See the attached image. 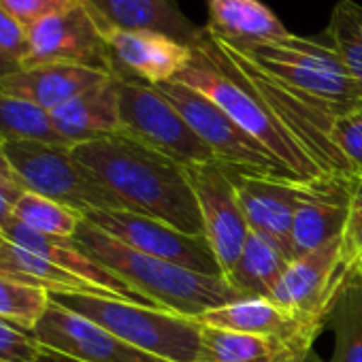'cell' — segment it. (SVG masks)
Segmentation results:
<instances>
[{"instance_id": "cell-1", "label": "cell", "mask_w": 362, "mask_h": 362, "mask_svg": "<svg viewBox=\"0 0 362 362\" xmlns=\"http://www.w3.org/2000/svg\"><path fill=\"white\" fill-rule=\"evenodd\" d=\"M73 156L117 197L126 211L160 220L192 237H205L186 166L126 134L79 143L73 147Z\"/></svg>"}, {"instance_id": "cell-2", "label": "cell", "mask_w": 362, "mask_h": 362, "mask_svg": "<svg viewBox=\"0 0 362 362\" xmlns=\"http://www.w3.org/2000/svg\"><path fill=\"white\" fill-rule=\"evenodd\" d=\"M73 241L151 305L197 320L209 309L243 298L224 277L205 275L147 256L83 218Z\"/></svg>"}, {"instance_id": "cell-3", "label": "cell", "mask_w": 362, "mask_h": 362, "mask_svg": "<svg viewBox=\"0 0 362 362\" xmlns=\"http://www.w3.org/2000/svg\"><path fill=\"white\" fill-rule=\"evenodd\" d=\"M192 62L173 81L186 83L211 98L233 122H237L247 134L264 145L300 181H313L326 175L294 141V136L277 122L271 109L230 62V58L211 39L207 28L201 41L192 45Z\"/></svg>"}, {"instance_id": "cell-4", "label": "cell", "mask_w": 362, "mask_h": 362, "mask_svg": "<svg viewBox=\"0 0 362 362\" xmlns=\"http://www.w3.org/2000/svg\"><path fill=\"white\" fill-rule=\"evenodd\" d=\"M49 298L164 362H197L203 326L192 317L103 294H49Z\"/></svg>"}, {"instance_id": "cell-5", "label": "cell", "mask_w": 362, "mask_h": 362, "mask_svg": "<svg viewBox=\"0 0 362 362\" xmlns=\"http://www.w3.org/2000/svg\"><path fill=\"white\" fill-rule=\"evenodd\" d=\"M218 39L269 77L305 96L334 107H349L362 98V90L324 39H307L296 35L273 41Z\"/></svg>"}, {"instance_id": "cell-6", "label": "cell", "mask_w": 362, "mask_h": 362, "mask_svg": "<svg viewBox=\"0 0 362 362\" xmlns=\"http://www.w3.org/2000/svg\"><path fill=\"white\" fill-rule=\"evenodd\" d=\"M211 39L230 58V62L237 66V71L243 75V79L252 86V90L262 98V103L277 117V122L294 136V141L307 151V156L317 164V168L322 173L337 175V177H358L354 173L349 160L337 147L334 136H332L334 115L341 113L345 107H334V105L322 103L317 98L305 96V94L279 83L277 79L262 73L258 66H254L250 60H245L241 54H237L233 47H228L218 37L211 35Z\"/></svg>"}, {"instance_id": "cell-7", "label": "cell", "mask_w": 362, "mask_h": 362, "mask_svg": "<svg viewBox=\"0 0 362 362\" xmlns=\"http://www.w3.org/2000/svg\"><path fill=\"white\" fill-rule=\"evenodd\" d=\"M0 151L13 168L20 186L62 203L79 214L124 209L115 194L75 160L73 147L41 141H0Z\"/></svg>"}, {"instance_id": "cell-8", "label": "cell", "mask_w": 362, "mask_h": 362, "mask_svg": "<svg viewBox=\"0 0 362 362\" xmlns=\"http://www.w3.org/2000/svg\"><path fill=\"white\" fill-rule=\"evenodd\" d=\"M156 88L181 113V117L190 124V128L211 149L220 164L243 173L300 181L264 145H260L252 134H247L211 98H207L199 90L181 81H166Z\"/></svg>"}, {"instance_id": "cell-9", "label": "cell", "mask_w": 362, "mask_h": 362, "mask_svg": "<svg viewBox=\"0 0 362 362\" xmlns=\"http://www.w3.org/2000/svg\"><path fill=\"white\" fill-rule=\"evenodd\" d=\"M117 92L122 119L119 134L151 147L181 166L216 160L211 149L156 86L130 77H117Z\"/></svg>"}, {"instance_id": "cell-10", "label": "cell", "mask_w": 362, "mask_h": 362, "mask_svg": "<svg viewBox=\"0 0 362 362\" xmlns=\"http://www.w3.org/2000/svg\"><path fill=\"white\" fill-rule=\"evenodd\" d=\"M347 275L341 267V241L290 260L271 300L286 309L313 339L326 328L332 303Z\"/></svg>"}, {"instance_id": "cell-11", "label": "cell", "mask_w": 362, "mask_h": 362, "mask_svg": "<svg viewBox=\"0 0 362 362\" xmlns=\"http://www.w3.org/2000/svg\"><path fill=\"white\" fill-rule=\"evenodd\" d=\"M83 218L136 252L205 275L224 277L218 258L205 237L186 235L160 220L126 209H96L83 214Z\"/></svg>"}, {"instance_id": "cell-12", "label": "cell", "mask_w": 362, "mask_h": 362, "mask_svg": "<svg viewBox=\"0 0 362 362\" xmlns=\"http://www.w3.org/2000/svg\"><path fill=\"white\" fill-rule=\"evenodd\" d=\"M33 64H81L105 71L115 77L109 45L105 41V24L83 5H75L62 13L45 18L28 28Z\"/></svg>"}, {"instance_id": "cell-13", "label": "cell", "mask_w": 362, "mask_h": 362, "mask_svg": "<svg viewBox=\"0 0 362 362\" xmlns=\"http://www.w3.org/2000/svg\"><path fill=\"white\" fill-rule=\"evenodd\" d=\"M186 173L201 209L205 239L218 258L222 275L226 277L237 264L252 228L245 220L224 164L216 160L190 164L186 166Z\"/></svg>"}, {"instance_id": "cell-14", "label": "cell", "mask_w": 362, "mask_h": 362, "mask_svg": "<svg viewBox=\"0 0 362 362\" xmlns=\"http://www.w3.org/2000/svg\"><path fill=\"white\" fill-rule=\"evenodd\" d=\"M33 332L60 362H164L52 298Z\"/></svg>"}, {"instance_id": "cell-15", "label": "cell", "mask_w": 362, "mask_h": 362, "mask_svg": "<svg viewBox=\"0 0 362 362\" xmlns=\"http://www.w3.org/2000/svg\"><path fill=\"white\" fill-rule=\"evenodd\" d=\"M356 179L358 177L322 175L313 181H305L290 228L292 260L341 237Z\"/></svg>"}, {"instance_id": "cell-16", "label": "cell", "mask_w": 362, "mask_h": 362, "mask_svg": "<svg viewBox=\"0 0 362 362\" xmlns=\"http://www.w3.org/2000/svg\"><path fill=\"white\" fill-rule=\"evenodd\" d=\"M105 41L115 77H130L149 86L177 79L194 56L190 45L156 30H119L105 26Z\"/></svg>"}, {"instance_id": "cell-17", "label": "cell", "mask_w": 362, "mask_h": 362, "mask_svg": "<svg viewBox=\"0 0 362 362\" xmlns=\"http://www.w3.org/2000/svg\"><path fill=\"white\" fill-rule=\"evenodd\" d=\"M224 168L250 228L277 239L290 254V228L305 181Z\"/></svg>"}, {"instance_id": "cell-18", "label": "cell", "mask_w": 362, "mask_h": 362, "mask_svg": "<svg viewBox=\"0 0 362 362\" xmlns=\"http://www.w3.org/2000/svg\"><path fill=\"white\" fill-rule=\"evenodd\" d=\"M113 75L81 64H33L0 77V92L54 111Z\"/></svg>"}, {"instance_id": "cell-19", "label": "cell", "mask_w": 362, "mask_h": 362, "mask_svg": "<svg viewBox=\"0 0 362 362\" xmlns=\"http://www.w3.org/2000/svg\"><path fill=\"white\" fill-rule=\"evenodd\" d=\"M0 239H7L58 267H62L64 271L94 284L96 288H100L103 292H107L113 298H122V300H130V303H141V305H151L147 298H143L141 294H136L130 286H126L117 275H113L109 269H105L103 264H98L94 258H90L73 239H58V237H47L41 233H35L30 228H26L20 222H11L3 233H0Z\"/></svg>"}, {"instance_id": "cell-20", "label": "cell", "mask_w": 362, "mask_h": 362, "mask_svg": "<svg viewBox=\"0 0 362 362\" xmlns=\"http://www.w3.org/2000/svg\"><path fill=\"white\" fill-rule=\"evenodd\" d=\"M81 3L109 28L156 30L186 45H197L205 33L199 28L175 0H81Z\"/></svg>"}, {"instance_id": "cell-21", "label": "cell", "mask_w": 362, "mask_h": 362, "mask_svg": "<svg viewBox=\"0 0 362 362\" xmlns=\"http://www.w3.org/2000/svg\"><path fill=\"white\" fill-rule=\"evenodd\" d=\"M52 122L62 141L71 147L94 139L122 132L117 77L75 96L62 107L54 109Z\"/></svg>"}, {"instance_id": "cell-22", "label": "cell", "mask_w": 362, "mask_h": 362, "mask_svg": "<svg viewBox=\"0 0 362 362\" xmlns=\"http://www.w3.org/2000/svg\"><path fill=\"white\" fill-rule=\"evenodd\" d=\"M199 324L256 334V337H273L284 341H305L313 345V337L277 303L271 298H239L228 305L205 311L197 317Z\"/></svg>"}, {"instance_id": "cell-23", "label": "cell", "mask_w": 362, "mask_h": 362, "mask_svg": "<svg viewBox=\"0 0 362 362\" xmlns=\"http://www.w3.org/2000/svg\"><path fill=\"white\" fill-rule=\"evenodd\" d=\"M203 326L197 362H298L313 345Z\"/></svg>"}, {"instance_id": "cell-24", "label": "cell", "mask_w": 362, "mask_h": 362, "mask_svg": "<svg viewBox=\"0 0 362 362\" xmlns=\"http://www.w3.org/2000/svg\"><path fill=\"white\" fill-rule=\"evenodd\" d=\"M290 260L288 250L277 239L250 230L237 264L224 279L243 298H271Z\"/></svg>"}, {"instance_id": "cell-25", "label": "cell", "mask_w": 362, "mask_h": 362, "mask_svg": "<svg viewBox=\"0 0 362 362\" xmlns=\"http://www.w3.org/2000/svg\"><path fill=\"white\" fill-rule=\"evenodd\" d=\"M211 35L230 41H273L292 33L262 0H205Z\"/></svg>"}, {"instance_id": "cell-26", "label": "cell", "mask_w": 362, "mask_h": 362, "mask_svg": "<svg viewBox=\"0 0 362 362\" xmlns=\"http://www.w3.org/2000/svg\"><path fill=\"white\" fill-rule=\"evenodd\" d=\"M0 277L20 281L24 286H33L45 290L49 294H103L94 284L64 271L62 267L7 241L0 239Z\"/></svg>"}, {"instance_id": "cell-27", "label": "cell", "mask_w": 362, "mask_h": 362, "mask_svg": "<svg viewBox=\"0 0 362 362\" xmlns=\"http://www.w3.org/2000/svg\"><path fill=\"white\" fill-rule=\"evenodd\" d=\"M326 328L334 334L330 362H362V267L343 279Z\"/></svg>"}, {"instance_id": "cell-28", "label": "cell", "mask_w": 362, "mask_h": 362, "mask_svg": "<svg viewBox=\"0 0 362 362\" xmlns=\"http://www.w3.org/2000/svg\"><path fill=\"white\" fill-rule=\"evenodd\" d=\"M0 141H41L66 145L56 132L49 111L5 92H0Z\"/></svg>"}, {"instance_id": "cell-29", "label": "cell", "mask_w": 362, "mask_h": 362, "mask_svg": "<svg viewBox=\"0 0 362 362\" xmlns=\"http://www.w3.org/2000/svg\"><path fill=\"white\" fill-rule=\"evenodd\" d=\"M322 39L337 52L343 66L362 90V5L339 0Z\"/></svg>"}, {"instance_id": "cell-30", "label": "cell", "mask_w": 362, "mask_h": 362, "mask_svg": "<svg viewBox=\"0 0 362 362\" xmlns=\"http://www.w3.org/2000/svg\"><path fill=\"white\" fill-rule=\"evenodd\" d=\"M13 220L24 224L26 228L47 235V237L73 239L79 224L83 222V214L26 190L20 197V201L16 203Z\"/></svg>"}, {"instance_id": "cell-31", "label": "cell", "mask_w": 362, "mask_h": 362, "mask_svg": "<svg viewBox=\"0 0 362 362\" xmlns=\"http://www.w3.org/2000/svg\"><path fill=\"white\" fill-rule=\"evenodd\" d=\"M49 307V292L0 277V320L35 330Z\"/></svg>"}, {"instance_id": "cell-32", "label": "cell", "mask_w": 362, "mask_h": 362, "mask_svg": "<svg viewBox=\"0 0 362 362\" xmlns=\"http://www.w3.org/2000/svg\"><path fill=\"white\" fill-rule=\"evenodd\" d=\"M0 362H60L35 332L0 320Z\"/></svg>"}, {"instance_id": "cell-33", "label": "cell", "mask_w": 362, "mask_h": 362, "mask_svg": "<svg viewBox=\"0 0 362 362\" xmlns=\"http://www.w3.org/2000/svg\"><path fill=\"white\" fill-rule=\"evenodd\" d=\"M332 136L337 147L349 160L354 173L362 175V98L334 115Z\"/></svg>"}, {"instance_id": "cell-34", "label": "cell", "mask_w": 362, "mask_h": 362, "mask_svg": "<svg viewBox=\"0 0 362 362\" xmlns=\"http://www.w3.org/2000/svg\"><path fill=\"white\" fill-rule=\"evenodd\" d=\"M341 241V267L343 273H351L362 267V175L356 179V186L349 199V211L339 237Z\"/></svg>"}, {"instance_id": "cell-35", "label": "cell", "mask_w": 362, "mask_h": 362, "mask_svg": "<svg viewBox=\"0 0 362 362\" xmlns=\"http://www.w3.org/2000/svg\"><path fill=\"white\" fill-rule=\"evenodd\" d=\"M79 3L81 0H0V7L11 13L18 22H22L26 28H30L37 22L62 13Z\"/></svg>"}, {"instance_id": "cell-36", "label": "cell", "mask_w": 362, "mask_h": 362, "mask_svg": "<svg viewBox=\"0 0 362 362\" xmlns=\"http://www.w3.org/2000/svg\"><path fill=\"white\" fill-rule=\"evenodd\" d=\"M28 28L0 7V54L24 66L30 58Z\"/></svg>"}, {"instance_id": "cell-37", "label": "cell", "mask_w": 362, "mask_h": 362, "mask_svg": "<svg viewBox=\"0 0 362 362\" xmlns=\"http://www.w3.org/2000/svg\"><path fill=\"white\" fill-rule=\"evenodd\" d=\"M26 190L18 184V181L0 179V233H3L13 222V209L20 197Z\"/></svg>"}, {"instance_id": "cell-38", "label": "cell", "mask_w": 362, "mask_h": 362, "mask_svg": "<svg viewBox=\"0 0 362 362\" xmlns=\"http://www.w3.org/2000/svg\"><path fill=\"white\" fill-rule=\"evenodd\" d=\"M18 69H22V66H20L16 60H11V58H7V56L0 54V77L11 75V73H16Z\"/></svg>"}, {"instance_id": "cell-39", "label": "cell", "mask_w": 362, "mask_h": 362, "mask_svg": "<svg viewBox=\"0 0 362 362\" xmlns=\"http://www.w3.org/2000/svg\"><path fill=\"white\" fill-rule=\"evenodd\" d=\"M0 179H7V181H18V177H16L13 168L9 166L7 158L3 156V151H0ZM18 184H20V181H18Z\"/></svg>"}, {"instance_id": "cell-40", "label": "cell", "mask_w": 362, "mask_h": 362, "mask_svg": "<svg viewBox=\"0 0 362 362\" xmlns=\"http://www.w3.org/2000/svg\"><path fill=\"white\" fill-rule=\"evenodd\" d=\"M298 362H324V360H322V358H320V356H317L313 349H309V351H307V354H305V356H303Z\"/></svg>"}]
</instances>
